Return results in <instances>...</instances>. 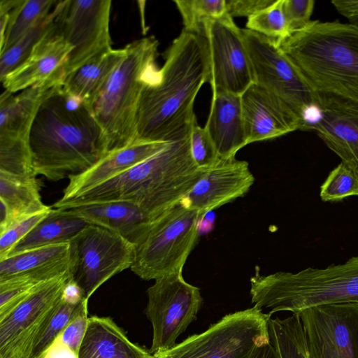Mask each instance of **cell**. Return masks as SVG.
Returning a JSON list of instances; mask_svg holds the SVG:
<instances>
[{"label": "cell", "instance_id": "1", "mask_svg": "<svg viewBox=\"0 0 358 358\" xmlns=\"http://www.w3.org/2000/svg\"><path fill=\"white\" fill-rule=\"evenodd\" d=\"M164 62L145 87L136 141L170 142L186 135L196 118L195 98L208 83L207 40L184 29L164 52Z\"/></svg>", "mask_w": 358, "mask_h": 358}, {"label": "cell", "instance_id": "2", "mask_svg": "<svg viewBox=\"0 0 358 358\" xmlns=\"http://www.w3.org/2000/svg\"><path fill=\"white\" fill-rule=\"evenodd\" d=\"M29 145L36 175L53 182L85 172L108 154L90 108L62 84L51 90L38 109Z\"/></svg>", "mask_w": 358, "mask_h": 358}, {"label": "cell", "instance_id": "3", "mask_svg": "<svg viewBox=\"0 0 358 358\" xmlns=\"http://www.w3.org/2000/svg\"><path fill=\"white\" fill-rule=\"evenodd\" d=\"M189 132L127 171L64 201L62 206L128 201L153 220L180 202L208 170L199 168L192 159Z\"/></svg>", "mask_w": 358, "mask_h": 358}, {"label": "cell", "instance_id": "4", "mask_svg": "<svg viewBox=\"0 0 358 358\" xmlns=\"http://www.w3.org/2000/svg\"><path fill=\"white\" fill-rule=\"evenodd\" d=\"M280 48L315 94L358 103V29L349 23L310 21Z\"/></svg>", "mask_w": 358, "mask_h": 358}, {"label": "cell", "instance_id": "5", "mask_svg": "<svg viewBox=\"0 0 358 358\" xmlns=\"http://www.w3.org/2000/svg\"><path fill=\"white\" fill-rule=\"evenodd\" d=\"M158 45L155 36H148L124 47L123 59L90 106L106 138L108 153L136 141L141 95L158 70L155 62Z\"/></svg>", "mask_w": 358, "mask_h": 358}, {"label": "cell", "instance_id": "6", "mask_svg": "<svg viewBox=\"0 0 358 358\" xmlns=\"http://www.w3.org/2000/svg\"><path fill=\"white\" fill-rule=\"evenodd\" d=\"M251 301L271 315L317 306L358 303V257L325 268H307L297 273L278 271L250 278Z\"/></svg>", "mask_w": 358, "mask_h": 358}, {"label": "cell", "instance_id": "7", "mask_svg": "<svg viewBox=\"0 0 358 358\" xmlns=\"http://www.w3.org/2000/svg\"><path fill=\"white\" fill-rule=\"evenodd\" d=\"M202 216L180 201L154 219L136 244L131 271L145 280L182 273L196 243Z\"/></svg>", "mask_w": 358, "mask_h": 358}, {"label": "cell", "instance_id": "8", "mask_svg": "<svg viewBox=\"0 0 358 358\" xmlns=\"http://www.w3.org/2000/svg\"><path fill=\"white\" fill-rule=\"evenodd\" d=\"M270 317L256 306L229 313L203 332L151 358H250L255 349L269 339Z\"/></svg>", "mask_w": 358, "mask_h": 358}, {"label": "cell", "instance_id": "9", "mask_svg": "<svg viewBox=\"0 0 358 358\" xmlns=\"http://www.w3.org/2000/svg\"><path fill=\"white\" fill-rule=\"evenodd\" d=\"M241 31L254 83L287 103L306 130L318 115L316 94L275 40L248 29Z\"/></svg>", "mask_w": 358, "mask_h": 358}, {"label": "cell", "instance_id": "10", "mask_svg": "<svg viewBox=\"0 0 358 358\" xmlns=\"http://www.w3.org/2000/svg\"><path fill=\"white\" fill-rule=\"evenodd\" d=\"M69 279L89 300L113 275L131 268L136 245L108 229L90 224L69 242Z\"/></svg>", "mask_w": 358, "mask_h": 358}, {"label": "cell", "instance_id": "11", "mask_svg": "<svg viewBox=\"0 0 358 358\" xmlns=\"http://www.w3.org/2000/svg\"><path fill=\"white\" fill-rule=\"evenodd\" d=\"M155 281L147 290L145 308L152 327V355L176 345L178 336L196 320L203 301L199 288L186 282L182 273Z\"/></svg>", "mask_w": 358, "mask_h": 358}, {"label": "cell", "instance_id": "12", "mask_svg": "<svg viewBox=\"0 0 358 358\" xmlns=\"http://www.w3.org/2000/svg\"><path fill=\"white\" fill-rule=\"evenodd\" d=\"M111 3L110 0L58 1L55 28L71 48L64 77L112 48L109 31Z\"/></svg>", "mask_w": 358, "mask_h": 358}, {"label": "cell", "instance_id": "13", "mask_svg": "<svg viewBox=\"0 0 358 358\" xmlns=\"http://www.w3.org/2000/svg\"><path fill=\"white\" fill-rule=\"evenodd\" d=\"M69 280V274L42 282L0 321V358H29Z\"/></svg>", "mask_w": 358, "mask_h": 358}, {"label": "cell", "instance_id": "14", "mask_svg": "<svg viewBox=\"0 0 358 358\" xmlns=\"http://www.w3.org/2000/svg\"><path fill=\"white\" fill-rule=\"evenodd\" d=\"M309 358H358V303L300 311Z\"/></svg>", "mask_w": 358, "mask_h": 358}, {"label": "cell", "instance_id": "15", "mask_svg": "<svg viewBox=\"0 0 358 358\" xmlns=\"http://www.w3.org/2000/svg\"><path fill=\"white\" fill-rule=\"evenodd\" d=\"M212 92L241 96L253 83L250 60L242 31L227 13L206 22Z\"/></svg>", "mask_w": 358, "mask_h": 358}, {"label": "cell", "instance_id": "16", "mask_svg": "<svg viewBox=\"0 0 358 358\" xmlns=\"http://www.w3.org/2000/svg\"><path fill=\"white\" fill-rule=\"evenodd\" d=\"M254 182L255 177L246 161L236 159L235 157L220 159L181 201L203 215L243 196Z\"/></svg>", "mask_w": 358, "mask_h": 358}, {"label": "cell", "instance_id": "17", "mask_svg": "<svg viewBox=\"0 0 358 358\" xmlns=\"http://www.w3.org/2000/svg\"><path fill=\"white\" fill-rule=\"evenodd\" d=\"M316 96L319 114L308 130L316 131L358 176V103L335 96Z\"/></svg>", "mask_w": 358, "mask_h": 358}, {"label": "cell", "instance_id": "18", "mask_svg": "<svg viewBox=\"0 0 358 358\" xmlns=\"http://www.w3.org/2000/svg\"><path fill=\"white\" fill-rule=\"evenodd\" d=\"M241 100L248 144L302 130L303 122L298 115L255 83L241 95Z\"/></svg>", "mask_w": 358, "mask_h": 358}, {"label": "cell", "instance_id": "19", "mask_svg": "<svg viewBox=\"0 0 358 358\" xmlns=\"http://www.w3.org/2000/svg\"><path fill=\"white\" fill-rule=\"evenodd\" d=\"M71 48L55 28L36 45L29 56L1 81L15 93L36 85H61Z\"/></svg>", "mask_w": 358, "mask_h": 358}, {"label": "cell", "instance_id": "20", "mask_svg": "<svg viewBox=\"0 0 358 358\" xmlns=\"http://www.w3.org/2000/svg\"><path fill=\"white\" fill-rule=\"evenodd\" d=\"M69 250L68 243L8 256L0 260V282L22 280L39 284L66 275Z\"/></svg>", "mask_w": 358, "mask_h": 358}, {"label": "cell", "instance_id": "21", "mask_svg": "<svg viewBox=\"0 0 358 358\" xmlns=\"http://www.w3.org/2000/svg\"><path fill=\"white\" fill-rule=\"evenodd\" d=\"M168 143L137 141L124 148L108 152L85 172L70 178L63 196L59 200L72 199L116 177L155 155Z\"/></svg>", "mask_w": 358, "mask_h": 358}, {"label": "cell", "instance_id": "22", "mask_svg": "<svg viewBox=\"0 0 358 358\" xmlns=\"http://www.w3.org/2000/svg\"><path fill=\"white\" fill-rule=\"evenodd\" d=\"M220 159L234 157L248 144L241 107V96L214 92L204 127Z\"/></svg>", "mask_w": 358, "mask_h": 358}, {"label": "cell", "instance_id": "23", "mask_svg": "<svg viewBox=\"0 0 358 358\" xmlns=\"http://www.w3.org/2000/svg\"><path fill=\"white\" fill-rule=\"evenodd\" d=\"M66 209L90 224L113 231L135 245L152 221L139 206L128 201L84 204Z\"/></svg>", "mask_w": 358, "mask_h": 358}, {"label": "cell", "instance_id": "24", "mask_svg": "<svg viewBox=\"0 0 358 358\" xmlns=\"http://www.w3.org/2000/svg\"><path fill=\"white\" fill-rule=\"evenodd\" d=\"M150 350L131 342L108 317L92 315L82 341L78 358H151Z\"/></svg>", "mask_w": 358, "mask_h": 358}, {"label": "cell", "instance_id": "25", "mask_svg": "<svg viewBox=\"0 0 358 358\" xmlns=\"http://www.w3.org/2000/svg\"><path fill=\"white\" fill-rule=\"evenodd\" d=\"M57 85H36L20 91L17 95L5 90L0 97V138L29 141L38 109Z\"/></svg>", "mask_w": 358, "mask_h": 358}, {"label": "cell", "instance_id": "26", "mask_svg": "<svg viewBox=\"0 0 358 358\" xmlns=\"http://www.w3.org/2000/svg\"><path fill=\"white\" fill-rule=\"evenodd\" d=\"M36 178H24L0 172V232L10 225L52 207L41 200Z\"/></svg>", "mask_w": 358, "mask_h": 358}, {"label": "cell", "instance_id": "27", "mask_svg": "<svg viewBox=\"0 0 358 358\" xmlns=\"http://www.w3.org/2000/svg\"><path fill=\"white\" fill-rule=\"evenodd\" d=\"M124 48L106 50L66 75L62 86L90 108L100 90L123 59Z\"/></svg>", "mask_w": 358, "mask_h": 358}, {"label": "cell", "instance_id": "28", "mask_svg": "<svg viewBox=\"0 0 358 358\" xmlns=\"http://www.w3.org/2000/svg\"><path fill=\"white\" fill-rule=\"evenodd\" d=\"M88 225L87 222L68 209L52 208L14 246L8 256L44 246L68 243Z\"/></svg>", "mask_w": 358, "mask_h": 358}, {"label": "cell", "instance_id": "29", "mask_svg": "<svg viewBox=\"0 0 358 358\" xmlns=\"http://www.w3.org/2000/svg\"><path fill=\"white\" fill-rule=\"evenodd\" d=\"M57 2V0H20L18 4L10 11L6 29L0 36V53L45 20Z\"/></svg>", "mask_w": 358, "mask_h": 358}, {"label": "cell", "instance_id": "30", "mask_svg": "<svg viewBox=\"0 0 358 358\" xmlns=\"http://www.w3.org/2000/svg\"><path fill=\"white\" fill-rule=\"evenodd\" d=\"M269 340L280 358H309L303 329L299 315L268 321Z\"/></svg>", "mask_w": 358, "mask_h": 358}, {"label": "cell", "instance_id": "31", "mask_svg": "<svg viewBox=\"0 0 358 358\" xmlns=\"http://www.w3.org/2000/svg\"><path fill=\"white\" fill-rule=\"evenodd\" d=\"M87 304L86 299L76 302L62 296L36 341L29 358H45L56 339L72 320L87 308Z\"/></svg>", "mask_w": 358, "mask_h": 358}, {"label": "cell", "instance_id": "32", "mask_svg": "<svg viewBox=\"0 0 358 358\" xmlns=\"http://www.w3.org/2000/svg\"><path fill=\"white\" fill-rule=\"evenodd\" d=\"M57 5L45 20L28 31L8 49L0 53L1 80L22 64L36 45L53 29Z\"/></svg>", "mask_w": 358, "mask_h": 358}, {"label": "cell", "instance_id": "33", "mask_svg": "<svg viewBox=\"0 0 358 358\" xmlns=\"http://www.w3.org/2000/svg\"><path fill=\"white\" fill-rule=\"evenodd\" d=\"M184 30L204 36L205 25L227 13L226 0H176Z\"/></svg>", "mask_w": 358, "mask_h": 358}, {"label": "cell", "instance_id": "34", "mask_svg": "<svg viewBox=\"0 0 358 358\" xmlns=\"http://www.w3.org/2000/svg\"><path fill=\"white\" fill-rule=\"evenodd\" d=\"M0 172L24 178H36L29 141L0 138Z\"/></svg>", "mask_w": 358, "mask_h": 358}, {"label": "cell", "instance_id": "35", "mask_svg": "<svg viewBox=\"0 0 358 358\" xmlns=\"http://www.w3.org/2000/svg\"><path fill=\"white\" fill-rule=\"evenodd\" d=\"M283 0L248 18L246 29L275 40L278 45L291 36L282 7Z\"/></svg>", "mask_w": 358, "mask_h": 358}, {"label": "cell", "instance_id": "36", "mask_svg": "<svg viewBox=\"0 0 358 358\" xmlns=\"http://www.w3.org/2000/svg\"><path fill=\"white\" fill-rule=\"evenodd\" d=\"M320 195L323 201H340L350 196H358V176L341 162L322 185Z\"/></svg>", "mask_w": 358, "mask_h": 358}, {"label": "cell", "instance_id": "37", "mask_svg": "<svg viewBox=\"0 0 358 358\" xmlns=\"http://www.w3.org/2000/svg\"><path fill=\"white\" fill-rule=\"evenodd\" d=\"M190 152L196 166L208 169L220 159L214 144L204 127H200L195 118L189 132Z\"/></svg>", "mask_w": 358, "mask_h": 358}, {"label": "cell", "instance_id": "38", "mask_svg": "<svg viewBox=\"0 0 358 358\" xmlns=\"http://www.w3.org/2000/svg\"><path fill=\"white\" fill-rule=\"evenodd\" d=\"M39 284L22 280L0 282V321L17 308Z\"/></svg>", "mask_w": 358, "mask_h": 358}, {"label": "cell", "instance_id": "39", "mask_svg": "<svg viewBox=\"0 0 358 358\" xmlns=\"http://www.w3.org/2000/svg\"><path fill=\"white\" fill-rule=\"evenodd\" d=\"M50 210L36 214L15 222L0 232V260L6 258L14 246L29 234Z\"/></svg>", "mask_w": 358, "mask_h": 358}, {"label": "cell", "instance_id": "40", "mask_svg": "<svg viewBox=\"0 0 358 358\" xmlns=\"http://www.w3.org/2000/svg\"><path fill=\"white\" fill-rule=\"evenodd\" d=\"M314 4L313 0H283V10L291 35L311 21Z\"/></svg>", "mask_w": 358, "mask_h": 358}, {"label": "cell", "instance_id": "41", "mask_svg": "<svg viewBox=\"0 0 358 358\" xmlns=\"http://www.w3.org/2000/svg\"><path fill=\"white\" fill-rule=\"evenodd\" d=\"M88 317V310L85 308L68 324L59 336L60 341L78 355L86 331Z\"/></svg>", "mask_w": 358, "mask_h": 358}, {"label": "cell", "instance_id": "42", "mask_svg": "<svg viewBox=\"0 0 358 358\" xmlns=\"http://www.w3.org/2000/svg\"><path fill=\"white\" fill-rule=\"evenodd\" d=\"M276 0H226L227 13L234 17H250L270 6Z\"/></svg>", "mask_w": 358, "mask_h": 358}, {"label": "cell", "instance_id": "43", "mask_svg": "<svg viewBox=\"0 0 358 358\" xmlns=\"http://www.w3.org/2000/svg\"><path fill=\"white\" fill-rule=\"evenodd\" d=\"M331 3L349 24L358 29V0H334Z\"/></svg>", "mask_w": 358, "mask_h": 358}, {"label": "cell", "instance_id": "44", "mask_svg": "<svg viewBox=\"0 0 358 358\" xmlns=\"http://www.w3.org/2000/svg\"><path fill=\"white\" fill-rule=\"evenodd\" d=\"M45 358H78V357L58 337L48 351Z\"/></svg>", "mask_w": 358, "mask_h": 358}, {"label": "cell", "instance_id": "45", "mask_svg": "<svg viewBox=\"0 0 358 358\" xmlns=\"http://www.w3.org/2000/svg\"><path fill=\"white\" fill-rule=\"evenodd\" d=\"M250 358H280L270 340L260 344L254 351Z\"/></svg>", "mask_w": 358, "mask_h": 358}]
</instances>
